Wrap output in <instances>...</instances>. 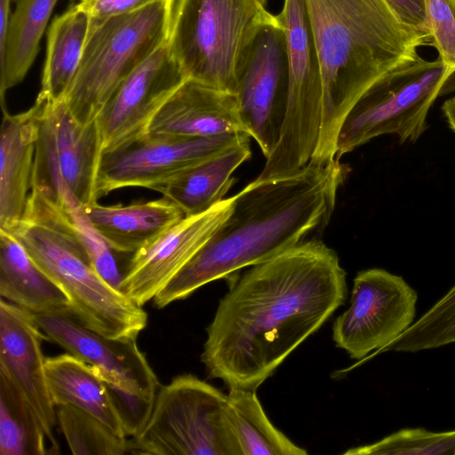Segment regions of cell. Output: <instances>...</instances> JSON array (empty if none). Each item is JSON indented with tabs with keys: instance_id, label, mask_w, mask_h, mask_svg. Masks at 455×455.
Here are the masks:
<instances>
[{
	"instance_id": "603a6c76",
	"label": "cell",
	"mask_w": 455,
	"mask_h": 455,
	"mask_svg": "<svg viewBox=\"0 0 455 455\" xmlns=\"http://www.w3.org/2000/svg\"><path fill=\"white\" fill-rule=\"evenodd\" d=\"M0 295L32 314H73L65 291L3 229H0Z\"/></svg>"
},
{
	"instance_id": "d6a6232c",
	"label": "cell",
	"mask_w": 455,
	"mask_h": 455,
	"mask_svg": "<svg viewBox=\"0 0 455 455\" xmlns=\"http://www.w3.org/2000/svg\"><path fill=\"white\" fill-rule=\"evenodd\" d=\"M157 1L159 0H79L76 4L89 14L91 21H101L136 12Z\"/></svg>"
},
{
	"instance_id": "cb8c5ba5",
	"label": "cell",
	"mask_w": 455,
	"mask_h": 455,
	"mask_svg": "<svg viewBox=\"0 0 455 455\" xmlns=\"http://www.w3.org/2000/svg\"><path fill=\"white\" fill-rule=\"evenodd\" d=\"M90 21L89 14L76 4L52 20L38 99L51 104L64 100L81 61Z\"/></svg>"
},
{
	"instance_id": "9c48e42d",
	"label": "cell",
	"mask_w": 455,
	"mask_h": 455,
	"mask_svg": "<svg viewBox=\"0 0 455 455\" xmlns=\"http://www.w3.org/2000/svg\"><path fill=\"white\" fill-rule=\"evenodd\" d=\"M283 24L288 60V106L279 140L258 180L295 173L306 167L317 146L323 109V79L304 0H284Z\"/></svg>"
},
{
	"instance_id": "6da1fadb",
	"label": "cell",
	"mask_w": 455,
	"mask_h": 455,
	"mask_svg": "<svg viewBox=\"0 0 455 455\" xmlns=\"http://www.w3.org/2000/svg\"><path fill=\"white\" fill-rule=\"evenodd\" d=\"M346 272L322 241L253 265L220 300L201 362L230 388L256 391L347 297Z\"/></svg>"
},
{
	"instance_id": "4316f807",
	"label": "cell",
	"mask_w": 455,
	"mask_h": 455,
	"mask_svg": "<svg viewBox=\"0 0 455 455\" xmlns=\"http://www.w3.org/2000/svg\"><path fill=\"white\" fill-rule=\"evenodd\" d=\"M47 443L35 409L10 375L0 369V455L49 454Z\"/></svg>"
},
{
	"instance_id": "f1b7e54d",
	"label": "cell",
	"mask_w": 455,
	"mask_h": 455,
	"mask_svg": "<svg viewBox=\"0 0 455 455\" xmlns=\"http://www.w3.org/2000/svg\"><path fill=\"white\" fill-rule=\"evenodd\" d=\"M452 343H455V284L380 353H414Z\"/></svg>"
},
{
	"instance_id": "30bf717a",
	"label": "cell",
	"mask_w": 455,
	"mask_h": 455,
	"mask_svg": "<svg viewBox=\"0 0 455 455\" xmlns=\"http://www.w3.org/2000/svg\"><path fill=\"white\" fill-rule=\"evenodd\" d=\"M44 337L96 368L108 384L127 436H135L150 415L158 379L137 339H110L84 325L72 313L33 314Z\"/></svg>"
},
{
	"instance_id": "ba28073f",
	"label": "cell",
	"mask_w": 455,
	"mask_h": 455,
	"mask_svg": "<svg viewBox=\"0 0 455 455\" xmlns=\"http://www.w3.org/2000/svg\"><path fill=\"white\" fill-rule=\"evenodd\" d=\"M228 395L192 374L160 386L129 453L241 455L227 414Z\"/></svg>"
},
{
	"instance_id": "1f68e13d",
	"label": "cell",
	"mask_w": 455,
	"mask_h": 455,
	"mask_svg": "<svg viewBox=\"0 0 455 455\" xmlns=\"http://www.w3.org/2000/svg\"><path fill=\"white\" fill-rule=\"evenodd\" d=\"M430 44L443 64L455 71V5L451 0H425Z\"/></svg>"
},
{
	"instance_id": "2e32d148",
	"label": "cell",
	"mask_w": 455,
	"mask_h": 455,
	"mask_svg": "<svg viewBox=\"0 0 455 455\" xmlns=\"http://www.w3.org/2000/svg\"><path fill=\"white\" fill-rule=\"evenodd\" d=\"M233 196L207 212L185 216L148 245L132 254L122 292L143 307L180 272L231 212Z\"/></svg>"
},
{
	"instance_id": "d4e9b609",
	"label": "cell",
	"mask_w": 455,
	"mask_h": 455,
	"mask_svg": "<svg viewBox=\"0 0 455 455\" xmlns=\"http://www.w3.org/2000/svg\"><path fill=\"white\" fill-rule=\"evenodd\" d=\"M58 0H18L12 13L7 39L0 57V100L19 84L31 68L42 36Z\"/></svg>"
},
{
	"instance_id": "8fae6325",
	"label": "cell",
	"mask_w": 455,
	"mask_h": 455,
	"mask_svg": "<svg viewBox=\"0 0 455 455\" xmlns=\"http://www.w3.org/2000/svg\"><path fill=\"white\" fill-rule=\"evenodd\" d=\"M41 103L31 190L65 208L98 201L97 174L102 153L97 119L79 124L64 101Z\"/></svg>"
},
{
	"instance_id": "44dd1931",
	"label": "cell",
	"mask_w": 455,
	"mask_h": 455,
	"mask_svg": "<svg viewBox=\"0 0 455 455\" xmlns=\"http://www.w3.org/2000/svg\"><path fill=\"white\" fill-rule=\"evenodd\" d=\"M249 135L221 152L151 189L175 204L185 216L204 213L223 200L235 181L234 172L250 158Z\"/></svg>"
},
{
	"instance_id": "836d02e7",
	"label": "cell",
	"mask_w": 455,
	"mask_h": 455,
	"mask_svg": "<svg viewBox=\"0 0 455 455\" xmlns=\"http://www.w3.org/2000/svg\"><path fill=\"white\" fill-rule=\"evenodd\" d=\"M385 1L401 22L422 33L429 40L426 23L425 0Z\"/></svg>"
},
{
	"instance_id": "5b68a950",
	"label": "cell",
	"mask_w": 455,
	"mask_h": 455,
	"mask_svg": "<svg viewBox=\"0 0 455 455\" xmlns=\"http://www.w3.org/2000/svg\"><path fill=\"white\" fill-rule=\"evenodd\" d=\"M276 20L266 0H172L166 43L188 79L235 93L258 34Z\"/></svg>"
},
{
	"instance_id": "7a4b0ae2",
	"label": "cell",
	"mask_w": 455,
	"mask_h": 455,
	"mask_svg": "<svg viewBox=\"0 0 455 455\" xmlns=\"http://www.w3.org/2000/svg\"><path fill=\"white\" fill-rule=\"evenodd\" d=\"M344 180L339 161L308 164L293 174L254 180L233 196L231 212L208 241L155 296L163 308L200 287L267 260L323 224Z\"/></svg>"
},
{
	"instance_id": "52a82bcc",
	"label": "cell",
	"mask_w": 455,
	"mask_h": 455,
	"mask_svg": "<svg viewBox=\"0 0 455 455\" xmlns=\"http://www.w3.org/2000/svg\"><path fill=\"white\" fill-rule=\"evenodd\" d=\"M453 91L455 71L439 57L428 61L418 54L375 82L355 101L341 124L335 160L383 134H395L401 143L415 142L427 129L432 104Z\"/></svg>"
},
{
	"instance_id": "f546056e",
	"label": "cell",
	"mask_w": 455,
	"mask_h": 455,
	"mask_svg": "<svg viewBox=\"0 0 455 455\" xmlns=\"http://www.w3.org/2000/svg\"><path fill=\"white\" fill-rule=\"evenodd\" d=\"M347 455H455V430L432 432L403 428L371 444L351 448Z\"/></svg>"
},
{
	"instance_id": "5bb4252c",
	"label": "cell",
	"mask_w": 455,
	"mask_h": 455,
	"mask_svg": "<svg viewBox=\"0 0 455 455\" xmlns=\"http://www.w3.org/2000/svg\"><path fill=\"white\" fill-rule=\"evenodd\" d=\"M235 94L245 132L267 158L279 140L289 98L285 36L278 15L258 34L240 69Z\"/></svg>"
},
{
	"instance_id": "ffe728a7",
	"label": "cell",
	"mask_w": 455,
	"mask_h": 455,
	"mask_svg": "<svg viewBox=\"0 0 455 455\" xmlns=\"http://www.w3.org/2000/svg\"><path fill=\"white\" fill-rule=\"evenodd\" d=\"M81 210L116 252L130 254L150 243L185 217L164 196L128 205L106 206L95 202Z\"/></svg>"
},
{
	"instance_id": "8992f818",
	"label": "cell",
	"mask_w": 455,
	"mask_h": 455,
	"mask_svg": "<svg viewBox=\"0 0 455 455\" xmlns=\"http://www.w3.org/2000/svg\"><path fill=\"white\" fill-rule=\"evenodd\" d=\"M172 1L90 21L81 61L63 100L79 124L96 120L117 86L167 42Z\"/></svg>"
},
{
	"instance_id": "e575fe53",
	"label": "cell",
	"mask_w": 455,
	"mask_h": 455,
	"mask_svg": "<svg viewBox=\"0 0 455 455\" xmlns=\"http://www.w3.org/2000/svg\"><path fill=\"white\" fill-rule=\"evenodd\" d=\"M442 110L450 128L455 132V96L443 104Z\"/></svg>"
},
{
	"instance_id": "d590c367",
	"label": "cell",
	"mask_w": 455,
	"mask_h": 455,
	"mask_svg": "<svg viewBox=\"0 0 455 455\" xmlns=\"http://www.w3.org/2000/svg\"><path fill=\"white\" fill-rule=\"evenodd\" d=\"M69 1H70V4H73L77 3L79 0H69Z\"/></svg>"
},
{
	"instance_id": "7c38bea8",
	"label": "cell",
	"mask_w": 455,
	"mask_h": 455,
	"mask_svg": "<svg viewBox=\"0 0 455 455\" xmlns=\"http://www.w3.org/2000/svg\"><path fill=\"white\" fill-rule=\"evenodd\" d=\"M417 300L401 275L382 268L358 272L349 307L332 326L335 345L355 360L380 353L414 323Z\"/></svg>"
},
{
	"instance_id": "277c9868",
	"label": "cell",
	"mask_w": 455,
	"mask_h": 455,
	"mask_svg": "<svg viewBox=\"0 0 455 455\" xmlns=\"http://www.w3.org/2000/svg\"><path fill=\"white\" fill-rule=\"evenodd\" d=\"M68 295L73 315L110 339H137L148 323L143 307L111 287L95 270L67 209L30 191L23 218L3 229Z\"/></svg>"
},
{
	"instance_id": "8d00e7d4",
	"label": "cell",
	"mask_w": 455,
	"mask_h": 455,
	"mask_svg": "<svg viewBox=\"0 0 455 455\" xmlns=\"http://www.w3.org/2000/svg\"><path fill=\"white\" fill-rule=\"evenodd\" d=\"M451 1H452V3H453V4H454V5H455V0H451Z\"/></svg>"
},
{
	"instance_id": "4dcf8cb0",
	"label": "cell",
	"mask_w": 455,
	"mask_h": 455,
	"mask_svg": "<svg viewBox=\"0 0 455 455\" xmlns=\"http://www.w3.org/2000/svg\"><path fill=\"white\" fill-rule=\"evenodd\" d=\"M67 210L95 270L111 287L122 292L124 272L118 266L116 251L92 228L81 208Z\"/></svg>"
},
{
	"instance_id": "9a60e30c",
	"label": "cell",
	"mask_w": 455,
	"mask_h": 455,
	"mask_svg": "<svg viewBox=\"0 0 455 455\" xmlns=\"http://www.w3.org/2000/svg\"><path fill=\"white\" fill-rule=\"evenodd\" d=\"M187 79L165 43L117 86L100 112L102 149L147 133L157 112Z\"/></svg>"
},
{
	"instance_id": "e0dca14e",
	"label": "cell",
	"mask_w": 455,
	"mask_h": 455,
	"mask_svg": "<svg viewBox=\"0 0 455 455\" xmlns=\"http://www.w3.org/2000/svg\"><path fill=\"white\" fill-rule=\"evenodd\" d=\"M44 338L31 312L1 298L0 369L10 375L31 403L44 426L51 453H58L52 432L56 406L48 387L41 345Z\"/></svg>"
},
{
	"instance_id": "484cf974",
	"label": "cell",
	"mask_w": 455,
	"mask_h": 455,
	"mask_svg": "<svg viewBox=\"0 0 455 455\" xmlns=\"http://www.w3.org/2000/svg\"><path fill=\"white\" fill-rule=\"evenodd\" d=\"M227 414L241 455H306L267 417L254 390L230 388Z\"/></svg>"
},
{
	"instance_id": "4fadbf2b",
	"label": "cell",
	"mask_w": 455,
	"mask_h": 455,
	"mask_svg": "<svg viewBox=\"0 0 455 455\" xmlns=\"http://www.w3.org/2000/svg\"><path fill=\"white\" fill-rule=\"evenodd\" d=\"M245 132L185 137L147 132L102 150L96 182L98 199L125 187L151 189L180 172L221 152Z\"/></svg>"
},
{
	"instance_id": "ac0fdd59",
	"label": "cell",
	"mask_w": 455,
	"mask_h": 455,
	"mask_svg": "<svg viewBox=\"0 0 455 455\" xmlns=\"http://www.w3.org/2000/svg\"><path fill=\"white\" fill-rule=\"evenodd\" d=\"M148 132L185 137L245 132L235 94L192 79H187L167 100Z\"/></svg>"
},
{
	"instance_id": "d6986e66",
	"label": "cell",
	"mask_w": 455,
	"mask_h": 455,
	"mask_svg": "<svg viewBox=\"0 0 455 455\" xmlns=\"http://www.w3.org/2000/svg\"><path fill=\"white\" fill-rule=\"evenodd\" d=\"M0 135V229L20 220L29 198L41 103L11 115L2 107Z\"/></svg>"
},
{
	"instance_id": "3957f363",
	"label": "cell",
	"mask_w": 455,
	"mask_h": 455,
	"mask_svg": "<svg viewBox=\"0 0 455 455\" xmlns=\"http://www.w3.org/2000/svg\"><path fill=\"white\" fill-rule=\"evenodd\" d=\"M323 79V109L309 164L335 161L341 124L375 82L414 59L427 36L404 25L385 0H304Z\"/></svg>"
},
{
	"instance_id": "7402d4cb",
	"label": "cell",
	"mask_w": 455,
	"mask_h": 455,
	"mask_svg": "<svg viewBox=\"0 0 455 455\" xmlns=\"http://www.w3.org/2000/svg\"><path fill=\"white\" fill-rule=\"evenodd\" d=\"M45 374L56 407L69 405L83 410L102 421L118 436L127 438L117 404L96 368L67 353L47 357Z\"/></svg>"
},
{
	"instance_id": "83f0119b",
	"label": "cell",
	"mask_w": 455,
	"mask_h": 455,
	"mask_svg": "<svg viewBox=\"0 0 455 455\" xmlns=\"http://www.w3.org/2000/svg\"><path fill=\"white\" fill-rule=\"evenodd\" d=\"M57 420L75 455H123L129 453L127 438L116 435L92 414L69 405L57 406Z\"/></svg>"
}]
</instances>
